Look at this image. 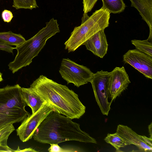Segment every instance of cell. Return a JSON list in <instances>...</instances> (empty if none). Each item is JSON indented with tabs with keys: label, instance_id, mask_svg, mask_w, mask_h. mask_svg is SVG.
<instances>
[{
	"label": "cell",
	"instance_id": "obj_1",
	"mask_svg": "<svg viewBox=\"0 0 152 152\" xmlns=\"http://www.w3.org/2000/svg\"><path fill=\"white\" fill-rule=\"evenodd\" d=\"M30 87L58 113L72 119L80 118L85 112L86 107L78 95L66 85L42 75L34 81Z\"/></svg>",
	"mask_w": 152,
	"mask_h": 152
},
{
	"label": "cell",
	"instance_id": "obj_2",
	"mask_svg": "<svg viewBox=\"0 0 152 152\" xmlns=\"http://www.w3.org/2000/svg\"><path fill=\"white\" fill-rule=\"evenodd\" d=\"M72 120L52 111L35 130L33 135L34 140L50 144L68 141L97 143L95 139L83 131L80 124Z\"/></svg>",
	"mask_w": 152,
	"mask_h": 152
},
{
	"label": "cell",
	"instance_id": "obj_3",
	"mask_svg": "<svg viewBox=\"0 0 152 152\" xmlns=\"http://www.w3.org/2000/svg\"><path fill=\"white\" fill-rule=\"evenodd\" d=\"M59 32L57 20L53 18L50 19L46 23V26L34 36L15 48L17 53L14 60L8 65L10 70L14 73L29 65L44 47L47 40Z\"/></svg>",
	"mask_w": 152,
	"mask_h": 152
},
{
	"label": "cell",
	"instance_id": "obj_4",
	"mask_svg": "<svg viewBox=\"0 0 152 152\" xmlns=\"http://www.w3.org/2000/svg\"><path fill=\"white\" fill-rule=\"evenodd\" d=\"M17 84L0 88V129L10 124L22 122L30 114Z\"/></svg>",
	"mask_w": 152,
	"mask_h": 152
},
{
	"label": "cell",
	"instance_id": "obj_5",
	"mask_svg": "<svg viewBox=\"0 0 152 152\" xmlns=\"http://www.w3.org/2000/svg\"><path fill=\"white\" fill-rule=\"evenodd\" d=\"M109 12L102 7L90 17L84 13L80 25L75 27L64 44L69 53L73 52L95 33L104 30L109 25Z\"/></svg>",
	"mask_w": 152,
	"mask_h": 152
},
{
	"label": "cell",
	"instance_id": "obj_6",
	"mask_svg": "<svg viewBox=\"0 0 152 152\" xmlns=\"http://www.w3.org/2000/svg\"><path fill=\"white\" fill-rule=\"evenodd\" d=\"M59 72L67 84L72 83L77 87L90 82L94 73L87 67L68 58L62 59Z\"/></svg>",
	"mask_w": 152,
	"mask_h": 152
},
{
	"label": "cell",
	"instance_id": "obj_7",
	"mask_svg": "<svg viewBox=\"0 0 152 152\" xmlns=\"http://www.w3.org/2000/svg\"><path fill=\"white\" fill-rule=\"evenodd\" d=\"M53 110L45 102L34 113L26 118L16 129L20 140L25 142L31 139L35 130L47 116Z\"/></svg>",
	"mask_w": 152,
	"mask_h": 152
},
{
	"label": "cell",
	"instance_id": "obj_8",
	"mask_svg": "<svg viewBox=\"0 0 152 152\" xmlns=\"http://www.w3.org/2000/svg\"><path fill=\"white\" fill-rule=\"evenodd\" d=\"M110 72L101 70L94 73L90 82L97 104L103 115H107L111 103L108 100L107 81Z\"/></svg>",
	"mask_w": 152,
	"mask_h": 152
},
{
	"label": "cell",
	"instance_id": "obj_9",
	"mask_svg": "<svg viewBox=\"0 0 152 152\" xmlns=\"http://www.w3.org/2000/svg\"><path fill=\"white\" fill-rule=\"evenodd\" d=\"M131 83L124 67H116L110 72L107 81L109 97L113 101L127 89Z\"/></svg>",
	"mask_w": 152,
	"mask_h": 152
},
{
	"label": "cell",
	"instance_id": "obj_10",
	"mask_svg": "<svg viewBox=\"0 0 152 152\" xmlns=\"http://www.w3.org/2000/svg\"><path fill=\"white\" fill-rule=\"evenodd\" d=\"M123 61L142 74L152 79V57L136 49L130 50L123 56Z\"/></svg>",
	"mask_w": 152,
	"mask_h": 152
},
{
	"label": "cell",
	"instance_id": "obj_11",
	"mask_svg": "<svg viewBox=\"0 0 152 152\" xmlns=\"http://www.w3.org/2000/svg\"><path fill=\"white\" fill-rule=\"evenodd\" d=\"M86 49L94 55L102 58L107 54L108 44L104 30H100L84 43Z\"/></svg>",
	"mask_w": 152,
	"mask_h": 152
},
{
	"label": "cell",
	"instance_id": "obj_12",
	"mask_svg": "<svg viewBox=\"0 0 152 152\" xmlns=\"http://www.w3.org/2000/svg\"><path fill=\"white\" fill-rule=\"evenodd\" d=\"M128 144L134 145L145 151H152V147L147 144L141 137L129 127L119 124L117 126L116 132Z\"/></svg>",
	"mask_w": 152,
	"mask_h": 152
},
{
	"label": "cell",
	"instance_id": "obj_13",
	"mask_svg": "<svg viewBox=\"0 0 152 152\" xmlns=\"http://www.w3.org/2000/svg\"><path fill=\"white\" fill-rule=\"evenodd\" d=\"M131 6L136 8L142 19L148 25L150 29L148 41H152V0H130Z\"/></svg>",
	"mask_w": 152,
	"mask_h": 152
},
{
	"label": "cell",
	"instance_id": "obj_14",
	"mask_svg": "<svg viewBox=\"0 0 152 152\" xmlns=\"http://www.w3.org/2000/svg\"><path fill=\"white\" fill-rule=\"evenodd\" d=\"M21 93L27 106L31 108L32 114L38 110L45 102L30 87L29 88L21 87Z\"/></svg>",
	"mask_w": 152,
	"mask_h": 152
},
{
	"label": "cell",
	"instance_id": "obj_15",
	"mask_svg": "<svg viewBox=\"0 0 152 152\" xmlns=\"http://www.w3.org/2000/svg\"><path fill=\"white\" fill-rule=\"evenodd\" d=\"M26 41L20 34H17L11 31L0 32V41L9 45L18 46Z\"/></svg>",
	"mask_w": 152,
	"mask_h": 152
},
{
	"label": "cell",
	"instance_id": "obj_16",
	"mask_svg": "<svg viewBox=\"0 0 152 152\" xmlns=\"http://www.w3.org/2000/svg\"><path fill=\"white\" fill-rule=\"evenodd\" d=\"M15 130L13 124L7 125L0 129V152H14V150L9 147L7 144L10 135Z\"/></svg>",
	"mask_w": 152,
	"mask_h": 152
},
{
	"label": "cell",
	"instance_id": "obj_17",
	"mask_svg": "<svg viewBox=\"0 0 152 152\" xmlns=\"http://www.w3.org/2000/svg\"><path fill=\"white\" fill-rule=\"evenodd\" d=\"M102 7L107 10L110 13H119L124 10L126 6L123 0H102Z\"/></svg>",
	"mask_w": 152,
	"mask_h": 152
},
{
	"label": "cell",
	"instance_id": "obj_18",
	"mask_svg": "<svg viewBox=\"0 0 152 152\" xmlns=\"http://www.w3.org/2000/svg\"><path fill=\"white\" fill-rule=\"evenodd\" d=\"M105 141L113 146L116 150L128 145L127 143L116 133H108L104 139Z\"/></svg>",
	"mask_w": 152,
	"mask_h": 152
},
{
	"label": "cell",
	"instance_id": "obj_19",
	"mask_svg": "<svg viewBox=\"0 0 152 152\" xmlns=\"http://www.w3.org/2000/svg\"><path fill=\"white\" fill-rule=\"evenodd\" d=\"M131 42L135 46L136 49L152 57V43L148 39L143 40L133 39Z\"/></svg>",
	"mask_w": 152,
	"mask_h": 152
},
{
	"label": "cell",
	"instance_id": "obj_20",
	"mask_svg": "<svg viewBox=\"0 0 152 152\" xmlns=\"http://www.w3.org/2000/svg\"><path fill=\"white\" fill-rule=\"evenodd\" d=\"M12 6L16 10L23 9L32 10L38 7L36 0H13Z\"/></svg>",
	"mask_w": 152,
	"mask_h": 152
},
{
	"label": "cell",
	"instance_id": "obj_21",
	"mask_svg": "<svg viewBox=\"0 0 152 152\" xmlns=\"http://www.w3.org/2000/svg\"><path fill=\"white\" fill-rule=\"evenodd\" d=\"M97 0H83L84 13H87L91 11Z\"/></svg>",
	"mask_w": 152,
	"mask_h": 152
},
{
	"label": "cell",
	"instance_id": "obj_22",
	"mask_svg": "<svg viewBox=\"0 0 152 152\" xmlns=\"http://www.w3.org/2000/svg\"><path fill=\"white\" fill-rule=\"evenodd\" d=\"M1 17L4 22L9 23L11 22L13 16L11 11L4 10L1 13Z\"/></svg>",
	"mask_w": 152,
	"mask_h": 152
},
{
	"label": "cell",
	"instance_id": "obj_23",
	"mask_svg": "<svg viewBox=\"0 0 152 152\" xmlns=\"http://www.w3.org/2000/svg\"><path fill=\"white\" fill-rule=\"evenodd\" d=\"M50 146L48 151L50 152H69L67 149H64L59 146L58 144H51Z\"/></svg>",
	"mask_w": 152,
	"mask_h": 152
},
{
	"label": "cell",
	"instance_id": "obj_24",
	"mask_svg": "<svg viewBox=\"0 0 152 152\" xmlns=\"http://www.w3.org/2000/svg\"><path fill=\"white\" fill-rule=\"evenodd\" d=\"M15 49V48L0 41V50H2L9 53H13V50Z\"/></svg>",
	"mask_w": 152,
	"mask_h": 152
},
{
	"label": "cell",
	"instance_id": "obj_25",
	"mask_svg": "<svg viewBox=\"0 0 152 152\" xmlns=\"http://www.w3.org/2000/svg\"><path fill=\"white\" fill-rule=\"evenodd\" d=\"M38 152L34 149L31 148H26L24 149L21 150L19 146L17 150H14V152Z\"/></svg>",
	"mask_w": 152,
	"mask_h": 152
},
{
	"label": "cell",
	"instance_id": "obj_26",
	"mask_svg": "<svg viewBox=\"0 0 152 152\" xmlns=\"http://www.w3.org/2000/svg\"><path fill=\"white\" fill-rule=\"evenodd\" d=\"M141 137L147 144L151 147H152V139L150 138H148L145 136L141 135Z\"/></svg>",
	"mask_w": 152,
	"mask_h": 152
},
{
	"label": "cell",
	"instance_id": "obj_27",
	"mask_svg": "<svg viewBox=\"0 0 152 152\" xmlns=\"http://www.w3.org/2000/svg\"><path fill=\"white\" fill-rule=\"evenodd\" d=\"M152 123L148 126V130L149 133L150 135V138L151 139L152 137Z\"/></svg>",
	"mask_w": 152,
	"mask_h": 152
},
{
	"label": "cell",
	"instance_id": "obj_28",
	"mask_svg": "<svg viewBox=\"0 0 152 152\" xmlns=\"http://www.w3.org/2000/svg\"><path fill=\"white\" fill-rule=\"evenodd\" d=\"M2 75V74L0 72V82L2 81L3 80Z\"/></svg>",
	"mask_w": 152,
	"mask_h": 152
}]
</instances>
